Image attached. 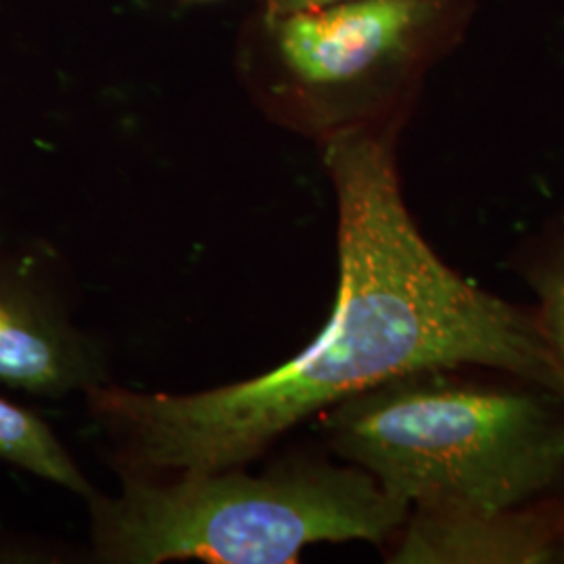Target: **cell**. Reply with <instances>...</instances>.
Returning <instances> with one entry per match:
<instances>
[{"instance_id":"6da1fadb","label":"cell","mask_w":564,"mask_h":564,"mask_svg":"<svg viewBox=\"0 0 564 564\" xmlns=\"http://www.w3.org/2000/svg\"><path fill=\"white\" fill-rule=\"evenodd\" d=\"M400 137L379 130L321 144L339 282L312 345L258 379L202 393L88 391L130 475L241 468L345 398L429 368L506 372L564 400L535 310L464 279L424 239L403 197Z\"/></svg>"},{"instance_id":"7a4b0ae2","label":"cell","mask_w":564,"mask_h":564,"mask_svg":"<svg viewBox=\"0 0 564 564\" xmlns=\"http://www.w3.org/2000/svg\"><path fill=\"white\" fill-rule=\"evenodd\" d=\"M429 368L321 414L324 442L402 505L519 508L564 485V400Z\"/></svg>"},{"instance_id":"3957f363","label":"cell","mask_w":564,"mask_h":564,"mask_svg":"<svg viewBox=\"0 0 564 564\" xmlns=\"http://www.w3.org/2000/svg\"><path fill=\"white\" fill-rule=\"evenodd\" d=\"M105 563H297L303 547L393 538L410 512L356 464L289 456L262 475L237 468L130 475L88 498Z\"/></svg>"},{"instance_id":"277c9868","label":"cell","mask_w":564,"mask_h":564,"mask_svg":"<svg viewBox=\"0 0 564 564\" xmlns=\"http://www.w3.org/2000/svg\"><path fill=\"white\" fill-rule=\"evenodd\" d=\"M479 0L258 4L235 39V74L263 118L316 142L400 130L429 76L463 46Z\"/></svg>"},{"instance_id":"5b68a950","label":"cell","mask_w":564,"mask_h":564,"mask_svg":"<svg viewBox=\"0 0 564 564\" xmlns=\"http://www.w3.org/2000/svg\"><path fill=\"white\" fill-rule=\"evenodd\" d=\"M389 563L558 564V508L412 506Z\"/></svg>"},{"instance_id":"8992f818","label":"cell","mask_w":564,"mask_h":564,"mask_svg":"<svg viewBox=\"0 0 564 564\" xmlns=\"http://www.w3.org/2000/svg\"><path fill=\"white\" fill-rule=\"evenodd\" d=\"M0 384L39 398L99 387L90 349L41 281L0 258Z\"/></svg>"},{"instance_id":"52a82bcc","label":"cell","mask_w":564,"mask_h":564,"mask_svg":"<svg viewBox=\"0 0 564 564\" xmlns=\"http://www.w3.org/2000/svg\"><path fill=\"white\" fill-rule=\"evenodd\" d=\"M508 268L535 295V316L564 387V212L550 216L508 256Z\"/></svg>"},{"instance_id":"ba28073f","label":"cell","mask_w":564,"mask_h":564,"mask_svg":"<svg viewBox=\"0 0 564 564\" xmlns=\"http://www.w3.org/2000/svg\"><path fill=\"white\" fill-rule=\"evenodd\" d=\"M0 463L61 485L86 500L95 491L51 426L4 398H0Z\"/></svg>"},{"instance_id":"9c48e42d","label":"cell","mask_w":564,"mask_h":564,"mask_svg":"<svg viewBox=\"0 0 564 564\" xmlns=\"http://www.w3.org/2000/svg\"><path fill=\"white\" fill-rule=\"evenodd\" d=\"M326 2H335V0H268V2H258L268 9H276V11H291V9H307V7H318Z\"/></svg>"},{"instance_id":"30bf717a","label":"cell","mask_w":564,"mask_h":564,"mask_svg":"<svg viewBox=\"0 0 564 564\" xmlns=\"http://www.w3.org/2000/svg\"><path fill=\"white\" fill-rule=\"evenodd\" d=\"M558 508V564H564V500H556Z\"/></svg>"},{"instance_id":"8fae6325","label":"cell","mask_w":564,"mask_h":564,"mask_svg":"<svg viewBox=\"0 0 564 564\" xmlns=\"http://www.w3.org/2000/svg\"><path fill=\"white\" fill-rule=\"evenodd\" d=\"M178 2H216V0H178Z\"/></svg>"},{"instance_id":"7c38bea8","label":"cell","mask_w":564,"mask_h":564,"mask_svg":"<svg viewBox=\"0 0 564 564\" xmlns=\"http://www.w3.org/2000/svg\"><path fill=\"white\" fill-rule=\"evenodd\" d=\"M260 2H268V0H260Z\"/></svg>"}]
</instances>
